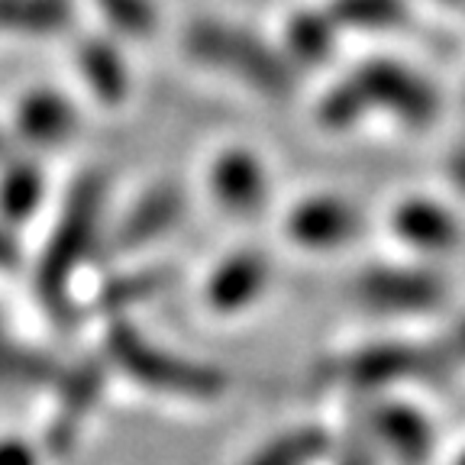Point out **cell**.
<instances>
[{"label":"cell","instance_id":"1","mask_svg":"<svg viewBox=\"0 0 465 465\" xmlns=\"http://www.w3.org/2000/svg\"><path fill=\"white\" fill-rule=\"evenodd\" d=\"M101 356L110 371L143 394L172 404H217L230 394V375L220 365L165 346L139 330L130 317H110Z\"/></svg>","mask_w":465,"mask_h":465},{"label":"cell","instance_id":"2","mask_svg":"<svg viewBox=\"0 0 465 465\" xmlns=\"http://www.w3.org/2000/svg\"><path fill=\"white\" fill-rule=\"evenodd\" d=\"M104 201H107V184L101 174L87 172L74 178L68 191L62 213L55 220L49 242L36 265V291L43 298L45 311L55 320L72 317V282L74 272L87 262V255L97 249L101 240Z\"/></svg>","mask_w":465,"mask_h":465},{"label":"cell","instance_id":"3","mask_svg":"<svg viewBox=\"0 0 465 465\" xmlns=\"http://www.w3.org/2000/svg\"><path fill=\"white\" fill-rule=\"evenodd\" d=\"M456 359L443 342H411V340H378L365 342L327 362V375L342 381L352 391L385 394L398 385L436 381L446 378Z\"/></svg>","mask_w":465,"mask_h":465},{"label":"cell","instance_id":"4","mask_svg":"<svg viewBox=\"0 0 465 465\" xmlns=\"http://www.w3.org/2000/svg\"><path fill=\"white\" fill-rule=\"evenodd\" d=\"M184 45L197 62L236 74L252 91H262L269 97H288L294 91V72H291L288 58L278 55L269 43H262L259 36L240 26L197 20L184 33Z\"/></svg>","mask_w":465,"mask_h":465},{"label":"cell","instance_id":"5","mask_svg":"<svg viewBox=\"0 0 465 465\" xmlns=\"http://www.w3.org/2000/svg\"><path fill=\"white\" fill-rule=\"evenodd\" d=\"M352 298L378 317H420L443 307L446 282L420 265H369L352 278Z\"/></svg>","mask_w":465,"mask_h":465},{"label":"cell","instance_id":"6","mask_svg":"<svg viewBox=\"0 0 465 465\" xmlns=\"http://www.w3.org/2000/svg\"><path fill=\"white\" fill-rule=\"evenodd\" d=\"M110 365L101 359H87L74 371H62L55 381V411L49 414L43 430V450L49 459H68L78 450L81 436H84L87 423L94 417L97 404L104 398V375Z\"/></svg>","mask_w":465,"mask_h":465},{"label":"cell","instance_id":"7","mask_svg":"<svg viewBox=\"0 0 465 465\" xmlns=\"http://www.w3.org/2000/svg\"><path fill=\"white\" fill-rule=\"evenodd\" d=\"M381 459L391 465H430L436 452V427L420 407L398 394H375L362 414Z\"/></svg>","mask_w":465,"mask_h":465},{"label":"cell","instance_id":"8","mask_svg":"<svg viewBox=\"0 0 465 465\" xmlns=\"http://www.w3.org/2000/svg\"><path fill=\"white\" fill-rule=\"evenodd\" d=\"M352 81L362 91L369 110H388L407 126L433 124L436 110H440V97H436L433 84L423 74L401 65V62H385V58L365 62V65L356 68Z\"/></svg>","mask_w":465,"mask_h":465},{"label":"cell","instance_id":"9","mask_svg":"<svg viewBox=\"0 0 465 465\" xmlns=\"http://www.w3.org/2000/svg\"><path fill=\"white\" fill-rule=\"evenodd\" d=\"M272 275L275 269H272V255L265 249H236L213 265V272L203 282L201 301L213 317H240L265 298Z\"/></svg>","mask_w":465,"mask_h":465},{"label":"cell","instance_id":"10","mask_svg":"<svg viewBox=\"0 0 465 465\" xmlns=\"http://www.w3.org/2000/svg\"><path fill=\"white\" fill-rule=\"evenodd\" d=\"M365 230L362 211L340 194H311L298 201L284 217L288 240L311 252H333L356 242Z\"/></svg>","mask_w":465,"mask_h":465},{"label":"cell","instance_id":"11","mask_svg":"<svg viewBox=\"0 0 465 465\" xmlns=\"http://www.w3.org/2000/svg\"><path fill=\"white\" fill-rule=\"evenodd\" d=\"M184 213H188V197L178 184H153L136 197V203L124 217L116 220V226L110 230L107 252H139V249L165 240L168 232L184 220Z\"/></svg>","mask_w":465,"mask_h":465},{"label":"cell","instance_id":"12","mask_svg":"<svg viewBox=\"0 0 465 465\" xmlns=\"http://www.w3.org/2000/svg\"><path fill=\"white\" fill-rule=\"evenodd\" d=\"M269 172L249 149H223L211 165V194L223 213L252 220L269 207Z\"/></svg>","mask_w":465,"mask_h":465},{"label":"cell","instance_id":"13","mask_svg":"<svg viewBox=\"0 0 465 465\" xmlns=\"http://www.w3.org/2000/svg\"><path fill=\"white\" fill-rule=\"evenodd\" d=\"M391 232L411 252L443 255L459 246L462 223L446 203L433 197H404L391 211Z\"/></svg>","mask_w":465,"mask_h":465},{"label":"cell","instance_id":"14","mask_svg":"<svg viewBox=\"0 0 465 465\" xmlns=\"http://www.w3.org/2000/svg\"><path fill=\"white\" fill-rule=\"evenodd\" d=\"M78 110L58 94V91H29L14 114V130L29 145L49 149V145H62L78 133Z\"/></svg>","mask_w":465,"mask_h":465},{"label":"cell","instance_id":"15","mask_svg":"<svg viewBox=\"0 0 465 465\" xmlns=\"http://www.w3.org/2000/svg\"><path fill=\"white\" fill-rule=\"evenodd\" d=\"M333 440L336 433L323 423H294L255 443L240 465H320L330 462Z\"/></svg>","mask_w":465,"mask_h":465},{"label":"cell","instance_id":"16","mask_svg":"<svg viewBox=\"0 0 465 465\" xmlns=\"http://www.w3.org/2000/svg\"><path fill=\"white\" fill-rule=\"evenodd\" d=\"M172 284H174V269H168V265L126 269L110 278V282H104L101 294H97V304L110 317H126V311H133V307L162 298Z\"/></svg>","mask_w":465,"mask_h":465},{"label":"cell","instance_id":"17","mask_svg":"<svg viewBox=\"0 0 465 465\" xmlns=\"http://www.w3.org/2000/svg\"><path fill=\"white\" fill-rule=\"evenodd\" d=\"M78 68L84 74V84L91 94L107 107H116L130 94V68L124 55L107 43V39H84L78 45Z\"/></svg>","mask_w":465,"mask_h":465},{"label":"cell","instance_id":"18","mask_svg":"<svg viewBox=\"0 0 465 465\" xmlns=\"http://www.w3.org/2000/svg\"><path fill=\"white\" fill-rule=\"evenodd\" d=\"M72 23V0H0V33H14V36H58Z\"/></svg>","mask_w":465,"mask_h":465},{"label":"cell","instance_id":"19","mask_svg":"<svg viewBox=\"0 0 465 465\" xmlns=\"http://www.w3.org/2000/svg\"><path fill=\"white\" fill-rule=\"evenodd\" d=\"M43 172L33 162H10L0 172V220L7 226L26 223L43 203Z\"/></svg>","mask_w":465,"mask_h":465},{"label":"cell","instance_id":"20","mask_svg":"<svg viewBox=\"0 0 465 465\" xmlns=\"http://www.w3.org/2000/svg\"><path fill=\"white\" fill-rule=\"evenodd\" d=\"M336 33L340 26L333 16L311 14V10H298L284 26V43H288V58L304 62V65H323L333 55Z\"/></svg>","mask_w":465,"mask_h":465},{"label":"cell","instance_id":"21","mask_svg":"<svg viewBox=\"0 0 465 465\" xmlns=\"http://www.w3.org/2000/svg\"><path fill=\"white\" fill-rule=\"evenodd\" d=\"M330 16L340 29L388 33L407 20V0H333Z\"/></svg>","mask_w":465,"mask_h":465},{"label":"cell","instance_id":"22","mask_svg":"<svg viewBox=\"0 0 465 465\" xmlns=\"http://www.w3.org/2000/svg\"><path fill=\"white\" fill-rule=\"evenodd\" d=\"M107 23L130 39L153 36L159 29V7L153 0H94Z\"/></svg>","mask_w":465,"mask_h":465},{"label":"cell","instance_id":"23","mask_svg":"<svg viewBox=\"0 0 465 465\" xmlns=\"http://www.w3.org/2000/svg\"><path fill=\"white\" fill-rule=\"evenodd\" d=\"M365 110H369V104H365L362 91H359L356 81L349 78L346 84L333 87V91L323 97V104H320V120H323L330 130H349L352 124L362 120Z\"/></svg>","mask_w":465,"mask_h":465},{"label":"cell","instance_id":"24","mask_svg":"<svg viewBox=\"0 0 465 465\" xmlns=\"http://www.w3.org/2000/svg\"><path fill=\"white\" fill-rule=\"evenodd\" d=\"M330 459H333V465H381L385 462L362 417H359L356 423H349V427L336 436Z\"/></svg>","mask_w":465,"mask_h":465},{"label":"cell","instance_id":"25","mask_svg":"<svg viewBox=\"0 0 465 465\" xmlns=\"http://www.w3.org/2000/svg\"><path fill=\"white\" fill-rule=\"evenodd\" d=\"M43 443L29 440L20 433H4L0 436V465H45Z\"/></svg>","mask_w":465,"mask_h":465},{"label":"cell","instance_id":"26","mask_svg":"<svg viewBox=\"0 0 465 465\" xmlns=\"http://www.w3.org/2000/svg\"><path fill=\"white\" fill-rule=\"evenodd\" d=\"M23 265V249L7 223H0V272H16Z\"/></svg>","mask_w":465,"mask_h":465},{"label":"cell","instance_id":"27","mask_svg":"<svg viewBox=\"0 0 465 465\" xmlns=\"http://www.w3.org/2000/svg\"><path fill=\"white\" fill-rule=\"evenodd\" d=\"M443 346L450 349V356L456 359V365L465 362V313L450 327V333H446Z\"/></svg>","mask_w":465,"mask_h":465},{"label":"cell","instance_id":"28","mask_svg":"<svg viewBox=\"0 0 465 465\" xmlns=\"http://www.w3.org/2000/svg\"><path fill=\"white\" fill-rule=\"evenodd\" d=\"M450 174H452V182L459 184V188L465 191V145L459 149L456 155H452V162H450Z\"/></svg>","mask_w":465,"mask_h":465},{"label":"cell","instance_id":"29","mask_svg":"<svg viewBox=\"0 0 465 465\" xmlns=\"http://www.w3.org/2000/svg\"><path fill=\"white\" fill-rule=\"evenodd\" d=\"M7 149H10V143H7V136H4V133H0V162L7 159Z\"/></svg>","mask_w":465,"mask_h":465},{"label":"cell","instance_id":"30","mask_svg":"<svg viewBox=\"0 0 465 465\" xmlns=\"http://www.w3.org/2000/svg\"><path fill=\"white\" fill-rule=\"evenodd\" d=\"M452 465H465V446H462V450H459V456L452 459Z\"/></svg>","mask_w":465,"mask_h":465},{"label":"cell","instance_id":"31","mask_svg":"<svg viewBox=\"0 0 465 465\" xmlns=\"http://www.w3.org/2000/svg\"><path fill=\"white\" fill-rule=\"evenodd\" d=\"M436 4H446V7H456V4H465V0H436Z\"/></svg>","mask_w":465,"mask_h":465}]
</instances>
